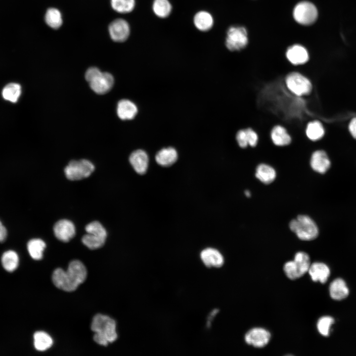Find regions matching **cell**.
Returning a JSON list of instances; mask_svg holds the SVG:
<instances>
[{
	"instance_id": "cell-1",
	"label": "cell",
	"mask_w": 356,
	"mask_h": 356,
	"mask_svg": "<svg viewBox=\"0 0 356 356\" xmlns=\"http://www.w3.org/2000/svg\"><path fill=\"white\" fill-rule=\"evenodd\" d=\"M87 275L86 268L80 261L74 260L70 263L66 271L60 268L56 269L52 275L54 285L65 291L75 290L83 283Z\"/></svg>"
},
{
	"instance_id": "cell-2",
	"label": "cell",
	"mask_w": 356,
	"mask_h": 356,
	"mask_svg": "<svg viewBox=\"0 0 356 356\" xmlns=\"http://www.w3.org/2000/svg\"><path fill=\"white\" fill-rule=\"evenodd\" d=\"M116 326L115 321L108 316L101 314L95 315L91 325V330L94 332V341L104 346L116 341L118 337Z\"/></svg>"
},
{
	"instance_id": "cell-3",
	"label": "cell",
	"mask_w": 356,
	"mask_h": 356,
	"mask_svg": "<svg viewBox=\"0 0 356 356\" xmlns=\"http://www.w3.org/2000/svg\"><path fill=\"white\" fill-rule=\"evenodd\" d=\"M284 83L288 91L296 96L309 95L313 90L311 80L298 71L289 72L284 78Z\"/></svg>"
},
{
	"instance_id": "cell-4",
	"label": "cell",
	"mask_w": 356,
	"mask_h": 356,
	"mask_svg": "<svg viewBox=\"0 0 356 356\" xmlns=\"http://www.w3.org/2000/svg\"><path fill=\"white\" fill-rule=\"evenodd\" d=\"M290 229L302 240L310 241L318 235V228L314 221L307 215H299L289 223Z\"/></svg>"
},
{
	"instance_id": "cell-5",
	"label": "cell",
	"mask_w": 356,
	"mask_h": 356,
	"mask_svg": "<svg viewBox=\"0 0 356 356\" xmlns=\"http://www.w3.org/2000/svg\"><path fill=\"white\" fill-rule=\"evenodd\" d=\"M85 79L91 89L97 94H104L109 91L114 84L112 75L107 72H102L94 67L89 68L85 74Z\"/></svg>"
},
{
	"instance_id": "cell-6",
	"label": "cell",
	"mask_w": 356,
	"mask_h": 356,
	"mask_svg": "<svg viewBox=\"0 0 356 356\" xmlns=\"http://www.w3.org/2000/svg\"><path fill=\"white\" fill-rule=\"evenodd\" d=\"M311 266L310 258L304 252L296 253L293 261L286 262L283 269L286 275L290 279H298L308 272Z\"/></svg>"
},
{
	"instance_id": "cell-7",
	"label": "cell",
	"mask_w": 356,
	"mask_h": 356,
	"mask_svg": "<svg viewBox=\"0 0 356 356\" xmlns=\"http://www.w3.org/2000/svg\"><path fill=\"white\" fill-rule=\"evenodd\" d=\"M94 170V166L86 159L72 160L64 169L66 178L71 180H78L89 177Z\"/></svg>"
},
{
	"instance_id": "cell-8",
	"label": "cell",
	"mask_w": 356,
	"mask_h": 356,
	"mask_svg": "<svg viewBox=\"0 0 356 356\" xmlns=\"http://www.w3.org/2000/svg\"><path fill=\"white\" fill-rule=\"evenodd\" d=\"M248 44L247 32L241 26L230 27L227 31L225 45L230 51H239Z\"/></svg>"
},
{
	"instance_id": "cell-9",
	"label": "cell",
	"mask_w": 356,
	"mask_h": 356,
	"mask_svg": "<svg viewBox=\"0 0 356 356\" xmlns=\"http://www.w3.org/2000/svg\"><path fill=\"white\" fill-rule=\"evenodd\" d=\"M293 17L299 24L309 25L313 23L317 17L316 7L309 1H302L298 3L293 10Z\"/></svg>"
},
{
	"instance_id": "cell-10",
	"label": "cell",
	"mask_w": 356,
	"mask_h": 356,
	"mask_svg": "<svg viewBox=\"0 0 356 356\" xmlns=\"http://www.w3.org/2000/svg\"><path fill=\"white\" fill-rule=\"evenodd\" d=\"M271 337L269 331L263 328H254L249 330L245 336L248 345L256 348H263L269 342Z\"/></svg>"
},
{
	"instance_id": "cell-11",
	"label": "cell",
	"mask_w": 356,
	"mask_h": 356,
	"mask_svg": "<svg viewBox=\"0 0 356 356\" xmlns=\"http://www.w3.org/2000/svg\"><path fill=\"white\" fill-rule=\"evenodd\" d=\"M286 57L290 64L297 67L305 65L309 61V54L304 46L295 44L287 49Z\"/></svg>"
},
{
	"instance_id": "cell-12",
	"label": "cell",
	"mask_w": 356,
	"mask_h": 356,
	"mask_svg": "<svg viewBox=\"0 0 356 356\" xmlns=\"http://www.w3.org/2000/svg\"><path fill=\"white\" fill-rule=\"evenodd\" d=\"M109 32L113 41L122 42L126 41L130 35V26L124 19H117L110 24Z\"/></svg>"
},
{
	"instance_id": "cell-13",
	"label": "cell",
	"mask_w": 356,
	"mask_h": 356,
	"mask_svg": "<svg viewBox=\"0 0 356 356\" xmlns=\"http://www.w3.org/2000/svg\"><path fill=\"white\" fill-rule=\"evenodd\" d=\"M53 231L56 237L59 240L67 242L75 235V227L72 222L68 220H61L54 225Z\"/></svg>"
},
{
	"instance_id": "cell-14",
	"label": "cell",
	"mask_w": 356,
	"mask_h": 356,
	"mask_svg": "<svg viewBox=\"0 0 356 356\" xmlns=\"http://www.w3.org/2000/svg\"><path fill=\"white\" fill-rule=\"evenodd\" d=\"M270 138L274 145L284 147L292 142V137L286 128L280 124L274 125L271 129Z\"/></svg>"
},
{
	"instance_id": "cell-15",
	"label": "cell",
	"mask_w": 356,
	"mask_h": 356,
	"mask_svg": "<svg viewBox=\"0 0 356 356\" xmlns=\"http://www.w3.org/2000/svg\"><path fill=\"white\" fill-rule=\"evenodd\" d=\"M310 162L312 169L319 174L325 173L331 166L329 157L323 150H316L313 152Z\"/></svg>"
},
{
	"instance_id": "cell-16",
	"label": "cell",
	"mask_w": 356,
	"mask_h": 356,
	"mask_svg": "<svg viewBox=\"0 0 356 356\" xmlns=\"http://www.w3.org/2000/svg\"><path fill=\"white\" fill-rule=\"evenodd\" d=\"M200 258L204 264L208 267H220L224 263L222 254L217 249L208 248L200 253Z\"/></svg>"
},
{
	"instance_id": "cell-17",
	"label": "cell",
	"mask_w": 356,
	"mask_h": 356,
	"mask_svg": "<svg viewBox=\"0 0 356 356\" xmlns=\"http://www.w3.org/2000/svg\"><path fill=\"white\" fill-rule=\"evenodd\" d=\"M130 164L138 174H144L148 165V156L142 150H136L131 153L129 157Z\"/></svg>"
},
{
	"instance_id": "cell-18",
	"label": "cell",
	"mask_w": 356,
	"mask_h": 356,
	"mask_svg": "<svg viewBox=\"0 0 356 356\" xmlns=\"http://www.w3.org/2000/svg\"><path fill=\"white\" fill-rule=\"evenodd\" d=\"M305 133L309 140L312 142H316L323 137L325 134V129L320 121L317 120H312L307 123Z\"/></svg>"
},
{
	"instance_id": "cell-19",
	"label": "cell",
	"mask_w": 356,
	"mask_h": 356,
	"mask_svg": "<svg viewBox=\"0 0 356 356\" xmlns=\"http://www.w3.org/2000/svg\"><path fill=\"white\" fill-rule=\"evenodd\" d=\"M308 272L312 279L321 283H325L330 273L328 267L324 263L315 262L311 264Z\"/></svg>"
},
{
	"instance_id": "cell-20",
	"label": "cell",
	"mask_w": 356,
	"mask_h": 356,
	"mask_svg": "<svg viewBox=\"0 0 356 356\" xmlns=\"http://www.w3.org/2000/svg\"><path fill=\"white\" fill-rule=\"evenodd\" d=\"M137 112L135 104L128 99H122L118 103L117 113L122 120H131L133 119Z\"/></svg>"
},
{
	"instance_id": "cell-21",
	"label": "cell",
	"mask_w": 356,
	"mask_h": 356,
	"mask_svg": "<svg viewBox=\"0 0 356 356\" xmlns=\"http://www.w3.org/2000/svg\"><path fill=\"white\" fill-rule=\"evenodd\" d=\"M329 293L333 299L340 301L348 297L349 291L345 281L341 278H337L331 283Z\"/></svg>"
},
{
	"instance_id": "cell-22",
	"label": "cell",
	"mask_w": 356,
	"mask_h": 356,
	"mask_svg": "<svg viewBox=\"0 0 356 356\" xmlns=\"http://www.w3.org/2000/svg\"><path fill=\"white\" fill-rule=\"evenodd\" d=\"M177 159L178 153L174 148L171 147L162 149L155 156L156 162L164 167L171 166Z\"/></svg>"
},
{
	"instance_id": "cell-23",
	"label": "cell",
	"mask_w": 356,
	"mask_h": 356,
	"mask_svg": "<svg viewBox=\"0 0 356 356\" xmlns=\"http://www.w3.org/2000/svg\"><path fill=\"white\" fill-rule=\"evenodd\" d=\"M255 176L261 182L267 184L273 181L276 178V173L271 166L261 163L256 168Z\"/></svg>"
},
{
	"instance_id": "cell-24",
	"label": "cell",
	"mask_w": 356,
	"mask_h": 356,
	"mask_svg": "<svg viewBox=\"0 0 356 356\" xmlns=\"http://www.w3.org/2000/svg\"><path fill=\"white\" fill-rule=\"evenodd\" d=\"M193 21L196 28L203 32L209 31L214 24L212 15L206 11L198 12L194 17Z\"/></svg>"
},
{
	"instance_id": "cell-25",
	"label": "cell",
	"mask_w": 356,
	"mask_h": 356,
	"mask_svg": "<svg viewBox=\"0 0 356 356\" xmlns=\"http://www.w3.org/2000/svg\"><path fill=\"white\" fill-rule=\"evenodd\" d=\"M19 259L17 253L13 250L4 252L1 256V262L4 269L8 272L15 270L19 265Z\"/></svg>"
},
{
	"instance_id": "cell-26",
	"label": "cell",
	"mask_w": 356,
	"mask_h": 356,
	"mask_svg": "<svg viewBox=\"0 0 356 356\" xmlns=\"http://www.w3.org/2000/svg\"><path fill=\"white\" fill-rule=\"evenodd\" d=\"M46 247L45 242L39 238H34L29 241L27 249L30 256L35 260L42 259L43 252Z\"/></svg>"
},
{
	"instance_id": "cell-27",
	"label": "cell",
	"mask_w": 356,
	"mask_h": 356,
	"mask_svg": "<svg viewBox=\"0 0 356 356\" xmlns=\"http://www.w3.org/2000/svg\"><path fill=\"white\" fill-rule=\"evenodd\" d=\"M21 94V87L17 83H11L3 89L1 94L3 99L12 103L17 102Z\"/></svg>"
},
{
	"instance_id": "cell-28",
	"label": "cell",
	"mask_w": 356,
	"mask_h": 356,
	"mask_svg": "<svg viewBox=\"0 0 356 356\" xmlns=\"http://www.w3.org/2000/svg\"><path fill=\"white\" fill-rule=\"evenodd\" d=\"M34 345L39 351H44L51 347L53 340L50 336L43 331L36 332L34 335Z\"/></svg>"
},
{
	"instance_id": "cell-29",
	"label": "cell",
	"mask_w": 356,
	"mask_h": 356,
	"mask_svg": "<svg viewBox=\"0 0 356 356\" xmlns=\"http://www.w3.org/2000/svg\"><path fill=\"white\" fill-rule=\"evenodd\" d=\"M172 5L169 0H154L152 9L155 14L160 18H166L171 13Z\"/></svg>"
},
{
	"instance_id": "cell-30",
	"label": "cell",
	"mask_w": 356,
	"mask_h": 356,
	"mask_svg": "<svg viewBox=\"0 0 356 356\" xmlns=\"http://www.w3.org/2000/svg\"><path fill=\"white\" fill-rule=\"evenodd\" d=\"M44 19L47 25L53 29L59 28L62 24L61 14L55 8H50L47 10Z\"/></svg>"
},
{
	"instance_id": "cell-31",
	"label": "cell",
	"mask_w": 356,
	"mask_h": 356,
	"mask_svg": "<svg viewBox=\"0 0 356 356\" xmlns=\"http://www.w3.org/2000/svg\"><path fill=\"white\" fill-rule=\"evenodd\" d=\"M106 238L99 236L88 233L83 236L82 241L83 243L90 249H98L104 245Z\"/></svg>"
},
{
	"instance_id": "cell-32",
	"label": "cell",
	"mask_w": 356,
	"mask_h": 356,
	"mask_svg": "<svg viewBox=\"0 0 356 356\" xmlns=\"http://www.w3.org/2000/svg\"><path fill=\"white\" fill-rule=\"evenodd\" d=\"M112 8L120 13L132 11L135 6V0H111Z\"/></svg>"
},
{
	"instance_id": "cell-33",
	"label": "cell",
	"mask_w": 356,
	"mask_h": 356,
	"mask_svg": "<svg viewBox=\"0 0 356 356\" xmlns=\"http://www.w3.org/2000/svg\"><path fill=\"white\" fill-rule=\"evenodd\" d=\"M334 323V319L332 317H321L317 323V328L319 333L323 336H329L331 326Z\"/></svg>"
},
{
	"instance_id": "cell-34",
	"label": "cell",
	"mask_w": 356,
	"mask_h": 356,
	"mask_svg": "<svg viewBox=\"0 0 356 356\" xmlns=\"http://www.w3.org/2000/svg\"><path fill=\"white\" fill-rule=\"evenodd\" d=\"M86 231L88 233L94 234L100 237L106 238L107 232L102 225L97 221H93L85 227Z\"/></svg>"
},
{
	"instance_id": "cell-35",
	"label": "cell",
	"mask_w": 356,
	"mask_h": 356,
	"mask_svg": "<svg viewBox=\"0 0 356 356\" xmlns=\"http://www.w3.org/2000/svg\"><path fill=\"white\" fill-rule=\"evenodd\" d=\"M245 128L238 130L235 134V140L238 146L242 149L249 147Z\"/></svg>"
},
{
	"instance_id": "cell-36",
	"label": "cell",
	"mask_w": 356,
	"mask_h": 356,
	"mask_svg": "<svg viewBox=\"0 0 356 356\" xmlns=\"http://www.w3.org/2000/svg\"><path fill=\"white\" fill-rule=\"evenodd\" d=\"M7 236V229L0 220V242H3L6 239Z\"/></svg>"
},
{
	"instance_id": "cell-37",
	"label": "cell",
	"mask_w": 356,
	"mask_h": 356,
	"mask_svg": "<svg viewBox=\"0 0 356 356\" xmlns=\"http://www.w3.org/2000/svg\"><path fill=\"white\" fill-rule=\"evenodd\" d=\"M349 129L352 135L356 138V117L353 118L350 122Z\"/></svg>"
},
{
	"instance_id": "cell-38",
	"label": "cell",
	"mask_w": 356,
	"mask_h": 356,
	"mask_svg": "<svg viewBox=\"0 0 356 356\" xmlns=\"http://www.w3.org/2000/svg\"><path fill=\"white\" fill-rule=\"evenodd\" d=\"M245 194L247 197H250L251 196V193L249 190H246L245 191Z\"/></svg>"
}]
</instances>
